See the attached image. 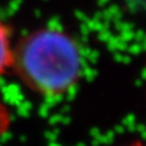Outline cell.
<instances>
[{
	"mask_svg": "<svg viewBox=\"0 0 146 146\" xmlns=\"http://www.w3.org/2000/svg\"><path fill=\"white\" fill-rule=\"evenodd\" d=\"M15 51L11 48V36L7 26L0 21V74L13 66Z\"/></svg>",
	"mask_w": 146,
	"mask_h": 146,
	"instance_id": "2",
	"label": "cell"
},
{
	"mask_svg": "<svg viewBox=\"0 0 146 146\" xmlns=\"http://www.w3.org/2000/svg\"><path fill=\"white\" fill-rule=\"evenodd\" d=\"M11 125V113L5 104L0 99V138L9 130Z\"/></svg>",
	"mask_w": 146,
	"mask_h": 146,
	"instance_id": "3",
	"label": "cell"
},
{
	"mask_svg": "<svg viewBox=\"0 0 146 146\" xmlns=\"http://www.w3.org/2000/svg\"><path fill=\"white\" fill-rule=\"evenodd\" d=\"M13 66L33 90L44 95L65 93L80 73V54L71 36L56 29H40L23 40Z\"/></svg>",
	"mask_w": 146,
	"mask_h": 146,
	"instance_id": "1",
	"label": "cell"
},
{
	"mask_svg": "<svg viewBox=\"0 0 146 146\" xmlns=\"http://www.w3.org/2000/svg\"><path fill=\"white\" fill-rule=\"evenodd\" d=\"M127 146H146V143H141V141H136L134 144H130V145H127Z\"/></svg>",
	"mask_w": 146,
	"mask_h": 146,
	"instance_id": "4",
	"label": "cell"
}]
</instances>
